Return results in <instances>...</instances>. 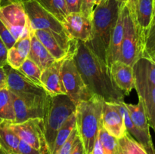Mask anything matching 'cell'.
I'll return each mask as SVG.
<instances>
[{"label":"cell","instance_id":"6da1fadb","mask_svg":"<svg viewBox=\"0 0 155 154\" xmlns=\"http://www.w3.org/2000/svg\"><path fill=\"white\" fill-rule=\"evenodd\" d=\"M73 58L92 95H98L106 102H124L125 95L114 82L107 65L91 51L84 42L77 41Z\"/></svg>","mask_w":155,"mask_h":154},{"label":"cell","instance_id":"7a4b0ae2","mask_svg":"<svg viewBox=\"0 0 155 154\" xmlns=\"http://www.w3.org/2000/svg\"><path fill=\"white\" fill-rule=\"evenodd\" d=\"M122 4L117 0H107L95 6L92 19V36L85 42L87 48L106 64L110 36Z\"/></svg>","mask_w":155,"mask_h":154},{"label":"cell","instance_id":"3957f363","mask_svg":"<svg viewBox=\"0 0 155 154\" xmlns=\"http://www.w3.org/2000/svg\"><path fill=\"white\" fill-rule=\"evenodd\" d=\"M104 100L94 95L76 106V128L84 145L86 154H92L98 131L101 126Z\"/></svg>","mask_w":155,"mask_h":154},{"label":"cell","instance_id":"277c9868","mask_svg":"<svg viewBox=\"0 0 155 154\" xmlns=\"http://www.w3.org/2000/svg\"><path fill=\"white\" fill-rule=\"evenodd\" d=\"M31 30H42L51 33L61 46L68 51L74 49L77 40L70 39L61 22L44 9L36 0L23 3Z\"/></svg>","mask_w":155,"mask_h":154},{"label":"cell","instance_id":"5b68a950","mask_svg":"<svg viewBox=\"0 0 155 154\" xmlns=\"http://www.w3.org/2000/svg\"><path fill=\"white\" fill-rule=\"evenodd\" d=\"M76 112V104L67 95L48 96L43 118L44 133L50 154L56 135L65 121Z\"/></svg>","mask_w":155,"mask_h":154},{"label":"cell","instance_id":"8992f818","mask_svg":"<svg viewBox=\"0 0 155 154\" xmlns=\"http://www.w3.org/2000/svg\"><path fill=\"white\" fill-rule=\"evenodd\" d=\"M124 34L119 60L133 66L142 57L143 33L136 22L134 15L128 6L124 4Z\"/></svg>","mask_w":155,"mask_h":154},{"label":"cell","instance_id":"52a82bcc","mask_svg":"<svg viewBox=\"0 0 155 154\" xmlns=\"http://www.w3.org/2000/svg\"><path fill=\"white\" fill-rule=\"evenodd\" d=\"M3 68L6 75L7 88L12 93L28 102L47 104L48 95L43 88L33 83L8 63Z\"/></svg>","mask_w":155,"mask_h":154},{"label":"cell","instance_id":"ba28073f","mask_svg":"<svg viewBox=\"0 0 155 154\" xmlns=\"http://www.w3.org/2000/svg\"><path fill=\"white\" fill-rule=\"evenodd\" d=\"M73 54L74 52L63 60L61 74L67 95L77 106L81 101L89 100L94 95L89 91L83 82L73 58Z\"/></svg>","mask_w":155,"mask_h":154},{"label":"cell","instance_id":"9c48e42d","mask_svg":"<svg viewBox=\"0 0 155 154\" xmlns=\"http://www.w3.org/2000/svg\"><path fill=\"white\" fill-rule=\"evenodd\" d=\"M11 128L23 140L43 154H50L44 133L43 119H30L21 123H9Z\"/></svg>","mask_w":155,"mask_h":154},{"label":"cell","instance_id":"30bf717a","mask_svg":"<svg viewBox=\"0 0 155 154\" xmlns=\"http://www.w3.org/2000/svg\"><path fill=\"white\" fill-rule=\"evenodd\" d=\"M0 21L16 41L31 30L23 3L12 2L0 6Z\"/></svg>","mask_w":155,"mask_h":154},{"label":"cell","instance_id":"8fae6325","mask_svg":"<svg viewBox=\"0 0 155 154\" xmlns=\"http://www.w3.org/2000/svg\"><path fill=\"white\" fill-rule=\"evenodd\" d=\"M133 73L135 89L139 96V100L142 101L144 106L148 124L155 133V85L150 83L137 72L133 71Z\"/></svg>","mask_w":155,"mask_h":154},{"label":"cell","instance_id":"7c38bea8","mask_svg":"<svg viewBox=\"0 0 155 154\" xmlns=\"http://www.w3.org/2000/svg\"><path fill=\"white\" fill-rule=\"evenodd\" d=\"M70 39L86 42L92 36V20L79 13H70L62 23Z\"/></svg>","mask_w":155,"mask_h":154},{"label":"cell","instance_id":"4fadbf2b","mask_svg":"<svg viewBox=\"0 0 155 154\" xmlns=\"http://www.w3.org/2000/svg\"><path fill=\"white\" fill-rule=\"evenodd\" d=\"M101 126L116 138L120 139L127 134L123 116L116 103L104 101L101 115Z\"/></svg>","mask_w":155,"mask_h":154},{"label":"cell","instance_id":"5bb4252c","mask_svg":"<svg viewBox=\"0 0 155 154\" xmlns=\"http://www.w3.org/2000/svg\"><path fill=\"white\" fill-rule=\"evenodd\" d=\"M55 60L52 64L42 71L41 83L45 91L50 96L67 95L61 80V65L63 60Z\"/></svg>","mask_w":155,"mask_h":154},{"label":"cell","instance_id":"9a60e30c","mask_svg":"<svg viewBox=\"0 0 155 154\" xmlns=\"http://www.w3.org/2000/svg\"><path fill=\"white\" fill-rule=\"evenodd\" d=\"M11 95L15 110V123H21L28 119L36 118L43 119L47 104H41L28 102L21 99L12 92Z\"/></svg>","mask_w":155,"mask_h":154},{"label":"cell","instance_id":"2e32d148","mask_svg":"<svg viewBox=\"0 0 155 154\" xmlns=\"http://www.w3.org/2000/svg\"><path fill=\"white\" fill-rule=\"evenodd\" d=\"M116 104L124 118L127 133L145 149L147 153L155 154V147L151 138V133H146L142 131L133 124L129 115L128 110L124 105V102L118 103Z\"/></svg>","mask_w":155,"mask_h":154},{"label":"cell","instance_id":"e0dca14e","mask_svg":"<svg viewBox=\"0 0 155 154\" xmlns=\"http://www.w3.org/2000/svg\"><path fill=\"white\" fill-rule=\"evenodd\" d=\"M112 79L118 88L125 95H130L135 88V78L133 66L117 60L110 67Z\"/></svg>","mask_w":155,"mask_h":154},{"label":"cell","instance_id":"ac0fdd59","mask_svg":"<svg viewBox=\"0 0 155 154\" xmlns=\"http://www.w3.org/2000/svg\"><path fill=\"white\" fill-rule=\"evenodd\" d=\"M124 4L121 5L118 19L117 21L116 25L114 28L110 36V43L107 53V65L110 69V66L115 61L119 60L120 54L121 45H122L123 39L124 34Z\"/></svg>","mask_w":155,"mask_h":154},{"label":"cell","instance_id":"d6986e66","mask_svg":"<svg viewBox=\"0 0 155 154\" xmlns=\"http://www.w3.org/2000/svg\"><path fill=\"white\" fill-rule=\"evenodd\" d=\"M30 30L16 41L15 45L8 50L7 63L15 69H19L27 59L30 49Z\"/></svg>","mask_w":155,"mask_h":154},{"label":"cell","instance_id":"ffe728a7","mask_svg":"<svg viewBox=\"0 0 155 154\" xmlns=\"http://www.w3.org/2000/svg\"><path fill=\"white\" fill-rule=\"evenodd\" d=\"M27 58L37 64L42 70L55 61L48 50L36 38L32 30L30 33V49Z\"/></svg>","mask_w":155,"mask_h":154},{"label":"cell","instance_id":"44dd1931","mask_svg":"<svg viewBox=\"0 0 155 154\" xmlns=\"http://www.w3.org/2000/svg\"><path fill=\"white\" fill-rule=\"evenodd\" d=\"M33 31L36 38L39 40V42L48 50V52L54 57L55 60H64L74 52V49L71 51H68L64 48H62L60 44L56 40L55 38L48 32L42 30H33Z\"/></svg>","mask_w":155,"mask_h":154},{"label":"cell","instance_id":"7402d4cb","mask_svg":"<svg viewBox=\"0 0 155 154\" xmlns=\"http://www.w3.org/2000/svg\"><path fill=\"white\" fill-rule=\"evenodd\" d=\"M133 15L136 24L144 35L154 16L153 0H136Z\"/></svg>","mask_w":155,"mask_h":154},{"label":"cell","instance_id":"603a6c76","mask_svg":"<svg viewBox=\"0 0 155 154\" xmlns=\"http://www.w3.org/2000/svg\"><path fill=\"white\" fill-rule=\"evenodd\" d=\"M9 122H0V146L8 154H18L20 137L11 128Z\"/></svg>","mask_w":155,"mask_h":154},{"label":"cell","instance_id":"cb8c5ba5","mask_svg":"<svg viewBox=\"0 0 155 154\" xmlns=\"http://www.w3.org/2000/svg\"><path fill=\"white\" fill-rule=\"evenodd\" d=\"M124 105L128 110L129 115L133 124L142 131L150 133V125L142 101L139 100L137 104H127L124 102Z\"/></svg>","mask_w":155,"mask_h":154},{"label":"cell","instance_id":"d4e9b609","mask_svg":"<svg viewBox=\"0 0 155 154\" xmlns=\"http://www.w3.org/2000/svg\"><path fill=\"white\" fill-rule=\"evenodd\" d=\"M3 121L15 123V114L12 95L7 87L0 89V122Z\"/></svg>","mask_w":155,"mask_h":154},{"label":"cell","instance_id":"484cf974","mask_svg":"<svg viewBox=\"0 0 155 154\" xmlns=\"http://www.w3.org/2000/svg\"><path fill=\"white\" fill-rule=\"evenodd\" d=\"M98 139L104 154H123L119 139L110 135L102 126L98 131Z\"/></svg>","mask_w":155,"mask_h":154},{"label":"cell","instance_id":"4316f807","mask_svg":"<svg viewBox=\"0 0 155 154\" xmlns=\"http://www.w3.org/2000/svg\"><path fill=\"white\" fill-rule=\"evenodd\" d=\"M76 128V114L71 115L58 130L53 144L51 154H56L62 145L66 142L72 131Z\"/></svg>","mask_w":155,"mask_h":154},{"label":"cell","instance_id":"83f0119b","mask_svg":"<svg viewBox=\"0 0 155 154\" xmlns=\"http://www.w3.org/2000/svg\"><path fill=\"white\" fill-rule=\"evenodd\" d=\"M44 9L63 23L68 13L65 0H36Z\"/></svg>","mask_w":155,"mask_h":154},{"label":"cell","instance_id":"f1b7e54d","mask_svg":"<svg viewBox=\"0 0 155 154\" xmlns=\"http://www.w3.org/2000/svg\"><path fill=\"white\" fill-rule=\"evenodd\" d=\"M142 57L155 63V15L143 36Z\"/></svg>","mask_w":155,"mask_h":154},{"label":"cell","instance_id":"f546056e","mask_svg":"<svg viewBox=\"0 0 155 154\" xmlns=\"http://www.w3.org/2000/svg\"><path fill=\"white\" fill-rule=\"evenodd\" d=\"M133 71L137 72L147 81L155 85V63L146 58L139 59L133 66Z\"/></svg>","mask_w":155,"mask_h":154},{"label":"cell","instance_id":"4dcf8cb0","mask_svg":"<svg viewBox=\"0 0 155 154\" xmlns=\"http://www.w3.org/2000/svg\"><path fill=\"white\" fill-rule=\"evenodd\" d=\"M18 70L33 83L42 87V83H41V74H42V70L37 64H36L31 60L27 58Z\"/></svg>","mask_w":155,"mask_h":154},{"label":"cell","instance_id":"1f68e13d","mask_svg":"<svg viewBox=\"0 0 155 154\" xmlns=\"http://www.w3.org/2000/svg\"><path fill=\"white\" fill-rule=\"evenodd\" d=\"M123 154H148L145 149L136 142L128 133L119 139Z\"/></svg>","mask_w":155,"mask_h":154},{"label":"cell","instance_id":"d6a6232c","mask_svg":"<svg viewBox=\"0 0 155 154\" xmlns=\"http://www.w3.org/2000/svg\"><path fill=\"white\" fill-rule=\"evenodd\" d=\"M78 136V132H77V128L72 131L70 137H68V140H66L64 143L61 146V147L59 149L56 154H71L72 152V149L74 148V144H75L76 139Z\"/></svg>","mask_w":155,"mask_h":154},{"label":"cell","instance_id":"836d02e7","mask_svg":"<svg viewBox=\"0 0 155 154\" xmlns=\"http://www.w3.org/2000/svg\"><path fill=\"white\" fill-rule=\"evenodd\" d=\"M0 38L3 41L5 45H6L8 50L12 48L16 42V39L13 37L7 27L4 25V24L1 21H0Z\"/></svg>","mask_w":155,"mask_h":154},{"label":"cell","instance_id":"e575fe53","mask_svg":"<svg viewBox=\"0 0 155 154\" xmlns=\"http://www.w3.org/2000/svg\"><path fill=\"white\" fill-rule=\"evenodd\" d=\"M95 6H96L95 0H82L80 13L86 18L92 20Z\"/></svg>","mask_w":155,"mask_h":154},{"label":"cell","instance_id":"d590c367","mask_svg":"<svg viewBox=\"0 0 155 154\" xmlns=\"http://www.w3.org/2000/svg\"><path fill=\"white\" fill-rule=\"evenodd\" d=\"M18 154H43L39 150H37L33 146H30L25 141L20 139L19 145H18Z\"/></svg>","mask_w":155,"mask_h":154},{"label":"cell","instance_id":"8d00e7d4","mask_svg":"<svg viewBox=\"0 0 155 154\" xmlns=\"http://www.w3.org/2000/svg\"><path fill=\"white\" fill-rule=\"evenodd\" d=\"M68 13H79L80 12L82 0H65Z\"/></svg>","mask_w":155,"mask_h":154},{"label":"cell","instance_id":"74e56055","mask_svg":"<svg viewBox=\"0 0 155 154\" xmlns=\"http://www.w3.org/2000/svg\"><path fill=\"white\" fill-rule=\"evenodd\" d=\"M7 47L0 38V67H3L7 64Z\"/></svg>","mask_w":155,"mask_h":154},{"label":"cell","instance_id":"f35d334b","mask_svg":"<svg viewBox=\"0 0 155 154\" xmlns=\"http://www.w3.org/2000/svg\"><path fill=\"white\" fill-rule=\"evenodd\" d=\"M71 154H86L84 145H83V141L80 139L79 134L77 136V139H76L75 144H74V148H73L72 152H71Z\"/></svg>","mask_w":155,"mask_h":154},{"label":"cell","instance_id":"ab89813d","mask_svg":"<svg viewBox=\"0 0 155 154\" xmlns=\"http://www.w3.org/2000/svg\"><path fill=\"white\" fill-rule=\"evenodd\" d=\"M92 154H104L102 150V148H101V145H100L99 140L97 138L95 140V145H94L93 149H92Z\"/></svg>","mask_w":155,"mask_h":154},{"label":"cell","instance_id":"60d3db41","mask_svg":"<svg viewBox=\"0 0 155 154\" xmlns=\"http://www.w3.org/2000/svg\"><path fill=\"white\" fill-rule=\"evenodd\" d=\"M0 82L6 83V75L3 67H0Z\"/></svg>","mask_w":155,"mask_h":154},{"label":"cell","instance_id":"b9f144b4","mask_svg":"<svg viewBox=\"0 0 155 154\" xmlns=\"http://www.w3.org/2000/svg\"><path fill=\"white\" fill-rule=\"evenodd\" d=\"M136 0H131V6L129 8V9L130 10V11L133 14L134 12V8H135V4H136Z\"/></svg>","mask_w":155,"mask_h":154},{"label":"cell","instance_id":"7bdbcfd3","mask_svg":"<svg viewBox=\"0 0 155 154\" xmlns=\"http://www.w3.org/2000/svg\"><path fill=\"white\" fill-rule=\"evenodd\" d=\"M118 2L121 3H124V4L127 5L128 6V8H130L131 6V0H117Z\"/></svg>","mask_w":155,"mask_h":154},{"label":"cell","instance_id":"ee69618b","mask_svg":"<svg viewBox=\"0 0 155 154\" xmlns=\"http://www.w3.org/2000/svg\"><path fill=\"white\" fill-rule=\"evenodd\" d=\"M8 3H12V2H18V3H24L25 2L29 1V0H7ZM7 3V4H8Z\"/></svg>","mask_w":155,"mask_h":154},{"label":"cell","instance_id":"f6af8a7d","mask_svg":"<svg viewBox=\"0 0 155 154\" xmlns=\"http://www.w3.org/2000/svg\"><path fill=\"white\" fill-rule=\"evenodd\" d=\"M105 1H107V0H95V5H98L101 4V3L104 2H105Z\"/></svg>","mask_w":155,"mask_h":154},{"label":"cell","instance_id":"bcb514c9","mask_svg":"<svg viewBox=\"0 0 155 154\" xmlns=\"http://www.w3.org/2000/svg\"><path fill=\"white\" fill-rule=\"evenodd\" d=\"M5 87H7L5 82H0V89L3 88H5Z\"/></svg>","mask_w":155,"mask_h":154},{"label":"cell","instance_id":"7dc6e473","mask_svg":"<svg viewBox=\"0 0 155 154\" xmlns=\"http://www.w3.org/2000/svg\"><path fill=\"white\" fill-rule=\"evenodd\" d=\"M0 154H8L5 152V150L2 149V148L1 146H0Z\"/></svg>","mask_w":155,"mask_h":154},{"label":"cell","instance_id":"c3c4849f","mask_svg":"<svg viewBox=\"0 0 155 154\" xmlns=\"http://www.w3.org/2000/svg\"><path fill=\"white\" fill-rule=\"evenodd\" d=\"M153 12H154V15L155 14V0H153Z\"/></svg>","mask_w":155,"mask_h":154},{"label":"cell","instance_id":"681fc988","mask_svg":"<svg viewBox=\"0 0 155 154\" xmlns=\"http://www.w3.org/2000/svg\"><path fill=\"white\" fill-rule=\"evenodd\" d=\"M2 5V0H0V6Z\"/></svg>","mask_w":155,"mask_h":154},{"label":"cell","instance_id":"f907efd6","mask_svg":"<svg viewBox=\"0 0 155 154\" xmlns=\"http://www.w3.org/2000/svg\"><path fill=\"white\" fill-rule=\"evenodd\" d=\"M154 15H155V14H154Z\"/></svg>","mask_w":155,"mask_h":154}]
</instances>
